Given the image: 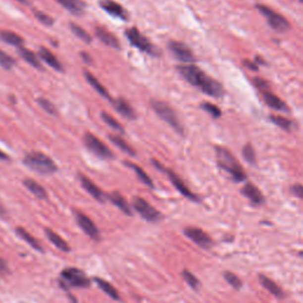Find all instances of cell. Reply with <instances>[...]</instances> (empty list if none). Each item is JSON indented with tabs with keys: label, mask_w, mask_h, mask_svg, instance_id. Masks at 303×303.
Listing matches in <instances>:
<instances>
[{
	"label": "cell",
	"mask_w": 303,
	"mask_h": 303,
	"mask_svg": "<svg viewBox=\"0 0 303 303\" xmlns=\"http://www.w3.org/2000/svg\"><path fill=\"white\" fill-rule=\"evenodd\" d=\"M23 184H24V186H25L26 189L29 190L33 196L37 197L38 199H47L48 198L47 190H45L44 187L42 186V185H39L37 181L32 180V179H25V180L23 181Z\"/></svg>",
	"instance_id": "cell-22"
},
{
	"label": "cell",
	"mask_w": 303,
	"mask_h": 303,
	"mask_svg": "<svg viewBox=\"0 0 303 303\" xmlns=\"http://www.w3.org/2000/svg\"><path fill=\"white\" fill-rule=\"evenodd\" d=\"M100 6H101L105 12H108L109 14H111V16L121 18V19H126L127 18L125 8H123L119 2L114 1V0H101V1H100Z\"/></svg>",
	"instance_id": "cell-17"
},
{
	"label": "cell",
	"mask_w": 303,
	"mask_h": 303,
	"mask_svg": "<svg viewBox=\"0 0 303 303\" xmlns=\"http://www.w3.org/2000/svg\"><path fill=\"white\" fill-rule=\"evenodd\" d=\"M56 1L76 16L83 13L84 8H86V4L82 0H56Z\"/></svg>",
	"instance_id": "cell-21"
},
{
	"label": "cell",
	"mask_w": 303,
	"mask_h": 303,
	"mask_svg": "<svg viewBox=\"0 0 303 303\" xmlns=\"http://www.w3.org/2000/svg\"><path fill=\"white\" fill-rule=\"evenodd\" d=\"M290 191H292V193L294 196L299 197L300 199H303V185H300V184L293 185V186L290 187Z\"/></svg>",
	"instance_id": "cell-44"
},
{
	"label": "cell",
	"mask_w": 303,
	"mask_h": 303,
	"mask_svg": "<svg viewBox=\"0 0 303 303\" xmlns=\"http://www.w3.org/2000/svg\"><path fill=\"white\" fill-rule=\"evenodd\" d=\"M84 76H86L87 81L89 82L90 86H92V87L94 88V89H95L96 92H98V93L100 94V95H102L103 98H105L107 100H111L110 94L108 93V90L105 89L104 86H103L101 82H100V81L98 80V78L95 77V76H94L93 74H90L89 71H86V72H84Z\"/></svg>",
	"instance_id": "cell-25"
},
{
	"label": "cell",
	"mask_w": 303,
	"mask_h": 303,
	"mask_svg": "<svg viewBox=\"0 0 303 303\" xmlns=\"http://www.w3.org/2000/svg\"><path fill=\"white\" fill-rule=\"evenodd\" d=\"M62 278V286L68 284L69 287L76 288H87L90 286V280L86 276L83 271L75 268H68L60 272Z\"/></svg>",
	"instance_id": "cell-7"
},
{
	"label": "cell",
	"mask_w": 303,
	"mask_h": 303,
	"mask_svg": "<svg viewBox=\"0 0 303 303\" xmlns=\"http://www.w3.org/2000/svg\"><path fill=\"white\" fill-rule=\"evenodd\" d=\"M224 278H225L227 283H229L231 287L235 288V289H241L242 288L241 278H239L237 275L233 274V272L225 271L224 272Z\"/></svg>",
	"instance_id": "cell-38"
},
{
	"label": "cell",
	"mask_w": 303,
	"mask_h": 303,
	"mask_svg": "<svg viewBox=\"0 0 303 303\" xmlns=\"http://www.w3.org/2000/svg\"><path fill=\"white\" fill-rule=\"evenodd\" d=\"M300 1H301V2H302V4H303V0H300Z\"/></svg>",
	"instance_id": "cell-50"
},
{
	"label": "cell",
	"mask_w": 303,
	"mask_h": 303,
	"mask_svg": "<svg viewBox=\"0 0 303 303\" xmlns=\"http://www.w3.org/2000/svg\"><path fill=\"white\" fill-rule=\"evenodd\" d=\"M76 220H77L78 226H80L84 231V233H87L90 238L99 239L100 231L98 226L95 225V223H94L89 217L86 216L84 213H82V212H76Z\"/></svg>",
	"instance_id": "cell-12"
},
{
	"label": "cell",
	"mask_w": 303,
	"mask_h": 303,
	"mask_svg": "<svg viewBox=\"0 0 303 303\" xmlns=\"http://www.w3.org/2000/svg\"><path fill=\"white\" fill-rule=\"evenodd\" d=\"M258 280L260 282V284L263 286V288H265L269 293L272 294L274 296H276V298H283V290L281 289L276 282H274L269 277H266L265 275H259Z\"/></svg>",
	"instance_id": "cell-23"
},
{
	"label": "cell",
	"mask_w": 303,
	"mask_h": 303,
	"mask_svg": "<svg viewBox=\"0 0 303 303\" xmlns=\"http://www.w3.org/2000/svg\"><path fill=\"white\" fill-rule=\"evenodd\" d=\"M168 49L174 54L175 58L185 63V64H191V63L196 62V56L193 54L192 50L186 44L181 43V42H169Z\"/></svg>",
	"instance_id": "cell-10"
},
{
	"label": "cell",
	"mask_w": 303,
	"mask_h": 303,
	"mask_svg": "<svg viewBox=\"0 0 303 303\" xmlns=\"http://www.w3.org/2000/svg\"><path fill=\"white\" fill-rule=\"evenodd\" d=\"M126 36L127 38L129 39L132 45H134V47L138 48L139 50L144 51V52H146L148 54H153V56L159 54V50H157L156 48L151 43L150 39L145 37V36L142 35L136 27H132V29L127 30Z\"/></svg>",
	"instance_id": "cell-6"
},
{
	"label": "cell",
	"mask_w": 303,
	"mask_h": 303,
	"mask_svg": "<svg viewBox=\"0 0 303 303\" xmlns=\"http://www.w3.org/2000/svg\"><path fill=\"white\" fill-rule=\"evenodd\" d=\"M133 207L144 219L148 220V222L155 223L162 219V214L141 197H135L133 199Z\"/></svg>",
	"instance_id": "cell-8"
},
{
	"label": "cell",
	"mask_w": 303,
	"mask_h": 303,
	"mask_svg": "<svg viewBox=\"0 0 303 303\" xmlns=\"http://www.w3.org/2000/svg\"><path fill=\"white\" fill-rule=\"evenodd\" d=\"M8 155L6 153H4L2 151H0V160H7Z\"/></svg>",
	"instance_id": "cell-48"
},
{
	"label": "cell",
	"mask_w": 303,
	"mask_h": 303,
	"mask_svg": "<svg viewBox=\"0 0 303 303\" xmlns=\"http://www.w3.org/2000/svg\"><path fill=\"white\" fill-rule=\"evenodd\" d=\"M126 163L129 166L130 168L133 169V171L135 172L136 175H138L139 179H140L142 183H144L145 185H147V186H150V187H152V189H153V187H154L153 181H152V179L150 178V175H148V174L146 173V172H145L144 169H142V168L140 167V166L135 165V163H132V162H126Z\"/></svg>",
	"instance_id": "cell-32"
},
{
	"label": "cell",
	"mask_w": 303,
	"mask_h": 303,
	"mask_svg": "<svg viewBox=\"0 0 303 303\" xmlns=\"http://www.w3.org/2000/svg\"><path fill=\"white\" fill-rule=\"evenodd\" d=\"M242 193H243V196L247 197L251 202H253V204L260 205L264 202V197H263L262 192H260L258 187L254 186L253 184H245L243 189H242Z\"/></svg>",
	"instance_id": "cell-18"
},
{
	"label": "cell",
	"mask_w": 303,
	"mask_h": 303,
	"mask_svg": "<svg viewBox=\"0 0 303 303\" xmlns=\"http://www.w3.org/2000/svg\"><path fill=\"white\" fill-rule=\"evenodd\" d=\"M243 64L247 66L248 69H250L251 71H257L258 70V65H257L256 62H251L249 59H244Z\"/></svg>",
	"instance_id": "cell-45"
},
{
	"label": "cell",
	"mask_w": 303,
	"mask_h": 303,
	"mask_svg": "<svg viewBox=\"0 0 303 303\" xmlns=\"http://www.w3.org/2000/svg\"><path fill=\"white\" fill-rule=\"evenodd\" d=\"M0 65L5 69H12L16 65V60H14L8 53L0 50Z\"/></svg>",
	"instance_id": "cell-39"
},
{
	"label": "cell",
	"mask_w": 303,
	"mask_h": 303,
	"mask_svg": "<svg viewBox=\"0 0 303 303\" xmlns=\"http://www.w3.org/2000/svg\"><path fill=\"white\" fill-rule=\"evenodd\" d=\"M36 17L38 18L39 20H41L42 23L45 24V25H52L53 24V19L50 16H48L47 13H43V12H36Z\"/></svg>",
	"instance_id": "cell-43"
},
{
	"label": "cell",
	"mask_w": 303,
	"mask_h": 303,
	"mask_svg": "<svg viewBox=\"0 0 303 303\" xmlns=\"http://www.w3.org/2000/svg\"><path fill=\"white\" fill-rule=\"evenodd\" d=\"M24 163L32 171L42 174H51L57 171V165L52 159L42 152H31L24 157Z\"/></svg>",
	"instance_id": "cell-3"
},
{
	"label": "cell",
	"mask_w": 303,
	"mask_h": 303,
	"mask_svg": "<svg viewBox=\"0 0 303 303\" xmlns=\"http://www.w3.org/2000/svg\"><path fill=\"white\" fill-rule=\"evenodd\" d=\"M95 35L103 44L108 45V47L114 48V49H120V41L116 38V36L107 29L102 26H98L95 29Z\"/></svg>",
	"instance_id": "cell-16"
},
{
	"label": "cell",
	"mask_w": 303,
	"mask_h": 303,
	"mask_svg": "<svg viewBox=\"0 0 303 303\" xmlns=\"http://www.w3.org/2000/svg\"><path fill=\"white\" fill-rule=\"evenodd\" d=\"M38 103H39V104H41V107L43 108L45 111H48V113H50V114H56L57 113L56 107H54L53 103L50 102L49 100L41 98V99L38 100Z\"/></svg>",
	"instance_id": "cell-41"
},
{
	"label": "cell",
	"mask_w": 303,
	"mask_h": 303,
	"mask_svg": "<svg viewBox=\"0 0 303 303\" xmlns=\"http://www.w3.org/2000/svg\"><path fill=\"white\" fill-rule=\"evenodd\" d=\"M178 71L189 83L201 89L202 93L213 98H220L224 94L223 86L219 82L205 74L198 66L193 64H183L178 66Z\"/></svg>",
	"instance_id": "cell-1"
},
{
	"label": "cell",
	"mask_w": 303,
	"mask_h": 303,
	"mask_svg": "<svg viewBox=\"0 0 303 303\" xmlns=\"http://www.w3.org/2000/svg\"><path fill=\"white\" fill-rule=\"evenodd\" d=\"M260 94H262L263 100H264L265 104L268 105V107H270L271 109H275V110L289 111V108H288L286 102L282 101V100L278 98L277 95H275L274 93L270 92V90H262Z\"/></svg>",
	"instance_id": "cell-15"
},
{
	"label": "cell",
	"mask_w": 303,
	"mask_h": 303,
	"mask_svg": "<svg viewBox=\"0 0 303 303\" xmlns=\"http://www.w3.org/2000/svg\"><path fill=\"white\" fill-rule=\"evenodd\" d=\"M113 104L117 113H120L122 116L127 117V119L134 120L136 117L134 109L125 99H116L115 101H113Z\"/></svg>",
	"instance_id": "cell-19"
},
{
	"label": "cell",
	"mask_w": 303,
	"mask_h": 303,
	"mask_svg": "<svg viewBox=\"0 0 303 303\" xmlns=\"http://www.w3.org/2000/svg\"><path fill=\"white\" fill-rule=\"evenodd\" d=\"M109 139H110V141L113 142L114 145H116V146L119 147L121 151L125 152V153L129 154V155H135V154H136V152L134 151V148L130 146V145L126 140H123V139L121 138L120 135L109 134Z\"/></svg>",
	"instance_id": "cell-30"
},
{
	"label": "cell",
	"mask_w": 303,
	"mask_h": 303,
	"mask_svg": "<svg viewBox=\"0 0 303 303\" xmlns=\"http://www.w3.org/2000/svg\"><path fill=\"white\" fill-rule=\"evenodd\" d=\"M83 140L88 150L93 152V153L99 157H102V159H113L114 157V153L109 150L107 145L103 144L101 140H99L92 133H87V134L84 135Z\"/></svg>",
	"instance_id": "cell-9"
},
{
	"label": "cell",
	"mask_w": 303,
	"mask_h": 303,
	"mask_svg": "<svg viewBox=\"0 0 303 303\" xmlns=\"http://www.w3.org/2000/svg\"><path fill=\"white\" fill-rule=\"evenodd\" d=\"M253 83L254 86L258 88L259 92H262V90H270V84H269L265 80H263V78L260 77L253 78Z\"/></svg>",
	"instance_id": "cell-42"
},
{
	"label": "cell",
	"mask_w": 303,
	"mask_h": 303,
	"mask_svg": "<svg viewBox=\"0 0 303 303\" xmlns=\"http://www.w3.org/2000/svg\"><path fill=\"white\" fill-rule=\"evenodd\" d=\"M151 105L152 108H153V110L155 111L166 123H168L175 132L179 133V134H184V127L181 125L177 113H175L171 105H168L167 103L162 101H157V100H153V101L151 102Z\"/></svg>",
	"instance_id": "cell-4"
},
{
	"label": "cell",
	"mask_w": 303,
	"mask_h": 303,
	"mask_svg": "<svg viewBox=\"0 0 303 303\" xmlns=\"http://www.w3.org/2000/svg\"><path fill=\"white\" fill-rule=\"evenodd\" d=\"M183 277L184 280L187 282V284L193 289H198L199 286H201V281L196 277V275H193L192 272L189 270H184L183 271Z\"/></svg>",
	"instance_id": "cell-40"
},
{
	"label": "cell",
	"mask_w": 303,
	"mask_h": 303,
	"mask_svg": "<svg viewBox=\"0 0 303 303\" xmlns=\"http://www.w3.org/2000/svg\"><path fill=\"white\" fill-rule=\"evenodd\" d=\"M163 172H166V173L168 174V178L171 179L172 184L174 185L175 189H177L179 192L181 193V195H183L184 197H186V198L191 199V201H195V202L198 201V197H197L195 193H193L192 191H191L189 187L185 185L183 179L179 177L177 173H174V172L171 171V169H166V168L163 169Z\"/></svg>",
	"instance_id": "cell-13"
},
{
	"label": "cell",
	"mask_w": 303,
	"mask_h": 303,
	"mask_svg": "<svg viewBox=\"0 0 303 303\" xmlns=\"http://www.w3.org/2000/svg\"><path fill=\"white\" fill-rule=\"evenodd\" d=\"M70 29L72 30V32L75 33L76 36H77L78 38H81L82 41H84L86 42V43H92V41H93V38H92V36L89 35V33H88L86 30L83 29V27H81V26H78L77 24H75V23H71L70 24Z\"/></svg>",
	"instance_id": "cell-35"
},
{
	"label": "cell",
	"mask_w": 303,
	"mask_h": 303,
	"mask_svg": "<svg viewBox=\"0 0 303 303\" xmlns=\"http://www.w3.org/2000/svg\"><path fill=\"white\" fill-rule=\"evenodd\" d=\"M0 38H1L5 43L13 45V47L20 48L24 44V39L20 37L18 33L7 31V30H1V31H0Z\"/></svg>",
	"instance_id": "cell-26"
},
{
	"label": "cell",
	"mask_w": 303,
	"mask_h": 303,
	"mask_svg": "<svg viewBox=\"0 0 303 303\" xmlns=\"http://www.w3.org/2000/svg\"><path fill=\"white\" fill-rule=\"evenodd\" d=\"M108 198H109V201L113 202L115 206H117L121 211L125 212L126 214H129V216L132 214V208H130L128 202H127L125 199V197L121 196L119 192L110 193V195L108 196Z\"/></svg>",
	"instance_id": "cell-24"
},
{
	"label": "cell",
	"mask_w": 303,
	"mask_h": 303,
	"mask_svg": "<svg viewBox=\"0 0 303 303\" xmlns=\"http://www.w3.org/2000/svg\"><path fill=\"white\" fill-rule=\"evenodd\" d=\"M80 181H81L82 186H83V189L86 190L90 196L94 197L96 201H99L101 202L105 201V197H107L105 196V193L103 192V191L100 189L98 185L94 183L93 180H90V179L87 178L86 175L80 174Z\"/></svg>",
	"instance_id": "cell-14"
},
{
	"label": "cell",
	"mask_w": 303,
	"mask_h": 303,
	"mask_svg": "<svg viewBox=\"0 0 303 303\" xmlns=\"http://www.w3.org/2000/svg\"><path fill=\"white\" fill-rule=\"evenodd\" d=\"M184 233L186 235V237H189L191 241L195 242L198 247L202 248V249H210L212 247L211 237L205 231H202V229L193 226L186 227V229L184 230Z\"/></svg>",
	"instance_id": "cell-11"
},
{
	"label": "cell",
	"mask_w": 303,
	"mask_h": 303,
	"mask_svg": "<svg viewBox=\"0 0 303 303\" xmlns=\"http://www.w3.org/2000/svg\"><path fill=\"white\" fill-rule=\"evenodd\" d=\"M6 271H7V266H6L5 260L0 258V272H1V274H4V272H6Z\"/></svg>",
	"instance_id": "cell-46"
},
{
	"label": "cell",
	"mask_w": 303,
	"mask_h": 303,
	"mask_svg": "<svg viewBox=\"0 0 303 303\" xmlns=\"http://www.w3.org/2000/svg\"><path fill=\"white\" fill-rule=\"evenodd\" d=\"M39 57H41V58L43 59L48 65H50L51 68L56 69L57 71H63L62 63L59 62V59L57 58V57L54 56V54L51 52L49 49H47V48H43V47L39 48Z\"/></svg>",
	"instance_id": "cell-20"
},
{
	"label": "cell",
	"mask_w": 303,
	"mask_h": 303,
	"mask_svg": "<svg viewBox=\"0 0 303 303\" xmlns=\"http://www.w3.org/2000/svg\"><path fill=\"white\" fill-rule=\"evenodd\" d=\"M101 116H102V120L104 121V122L107 123L108 126H110L111 128H114L115 130H117V132H120V133H125V129H123V126L121 125V123H120L119 121H117L116 119H114V117L111 116L110 114L105 113V111H102Z\"/></svg>",
	"instance_id": "cell-34"
},
{
	"label": "cell",
	"mask_w": 303,
	"mask_h": 303,
	"mask_svg": "<svg viewBox=\"0 0 303 303\" xmlns=\"http://www.w3.org/2000/svg\"><path fill=\"white\" fill-rule=\"evenodd\" d=\"M216 155L218 166L231 175L233 180L239 183V181H243L247 179V174H245L244 169L242 168L241 163L238 162V160L229 150H226L225 147L217 146Z\"/></svg>",
	"instance_id": "cell-2"
},
{
	"label": "cell",
	"mask_w": 303,
	"mask_h": 303,
	"mask_svg": "<svg viewBox=\"0 0 303 303\" xmlns=\"http://www.w3.org/2000/svg\"><path fill=\"white\" fill-rule=\"evenodd\" d=\"M81 56H82V58H83L84 60H86L87 63H92V57H90L89 54H88V53H86V52H82V53H81Z\"/></svg>",
	"instance_id": "cell-47"
},
{
	"label": "cell",
	"mask_w": 303,
	"mask_h": 303,
	"mask_svg": "<svg viewBox=\"0 0 303 303\" xmlns=\"http://www.w3.org/2000/svg\"><path fill=\"white\" fill-rule=\"evenodd\" d=\"M256 7L257 10L263 14V17L268 20L269 25L274 30L280 32H286L290 29V23L288 22L287 18H284L282 14L278 13V12L272 10L271 7L263 4H257Z\"/></svg>",
	"instance_id": "cell-5"
},
{
	"label": "cell",
	"mask_w": 303,
	"mask_h": 303,
	"mask_svg": "<svg viewBox=\"0 0 303 303\" xmlns=\"http://www.w3.org/2000/svg\"><path fill=\"white\" fill-rule=\"evenodd\" d=\"M95 282H96V284L99 286L100 289H101L102 292H104L105 294H107L109 298H111L114 300H119L120 299V295H119V293H117V290L115 289V288L111 286L109 282L102 280V278H98V277L95 278Z\"/></svg>",
	"instance_id": "cell-31"
},
{
	"label": "cell",
	"mask_w": 303,
	"mask_h": 303,
	"mask_svg": "<svg viewBox=\"0 0 303 303\" xmlns=\"http://www.w3.org/2000/svg\"><path fill=\"white\" fill-rule=\"evenodd\" d=\"M16 232H17V235L23 239V241H25L26 243L30 245V247L33 248V249L38 250V251H43V248H42V245L41 243H39L38 239L33 237L31 233L27 232L26 230L23 229V227H18V229L16 230Z\"/></svg>",
	"instance_id": "cell-28"
},
{
	"label": "cell",
	"mask_w": 303,
	"mask_h": 303,
	"mask_svg": "<svg viewBox=\"0 0 303 303\" xmlns=\"http://www.w3.org/2000/svg\"><path fill=\"white\" fill-rule=\"evenodd\" d=\"M243 156L248 162L251 163V165H254V163H256V152H254L252 145L247 144L243 147Z\"/></svg>",
	"instance_id": "cell-37"
},
{
	"label": "cell",
	"mask_w": 303,
	"mask_h": 303,
	"mask_svg": "<svg viewBox=\"0 0 303 303\" xmlns=\"http://www.w3.org/2000/svg\"><path fill=\"white\" fill-rule=\"evenodd\" d=\"M202 108L204 109L206 113L210 114L213 119H219L220 115H222V110H220V109L218 108L216 104H213V103H210V102L202 103Z\"/></svg>",
	"instance_id": "cell-36"
},
{
	"label": "cell",
	"mask_w": 303,
	"mask_h": 303,
	"mask_svg": "<svg viewBox=\"0 0 303 303\" xmlns=\"http://www.w3.org/2000/svg\"><path fill=\"white\" fill-rule=\"evenodd\" d=\"M18 1L24 2V4H27V2H29V0H18Z\"/></svg>",
	"instance_id": "cell-49"
},
{
	"label": "cell",
	"mask_w": 303,
	"mask_h": 303,
	"mask_svg": "<svg viewBox=\"0 0 303 303\" xmlns=\"http://www.w3.org/2000/svg\"><path fill=\"white\" fill-rule=\"evenodd\" d=\"M18 52H19L20 57L25 59L30 65L35 66V68H37V69H42V63L39 62L38 56L35 52H32L31 50L25 49V48H19Z\"/></svg>",
	"instance_id": "cell-29"
},
{
	"label": "cell",
	"mask_w": 303,
	"mask_h": 303,
	"mask_svg": "<svg viewBox=\"0 0 303 303\" xmlns=\"http://www.w3.org/2000/svg\"><path fill=\"white\" fill-rule=\"evenodd\" d=\"M45 233H47L48 238H49V241L51 242V243L56 245V247L58 248L59 250L65 251V252L70 251V247H69V244L66 243L64 239L60 237L58 233H56V232L52 231V230H50V229L45 230Z\"/></svg>",
	"instance_id": "cell-27"
},
{
	"label": "cell",
	"mask_w": 303,
	"mask_h": 303,
	"mask_svg": "<svg viewBox=\"0 0 303 303\" xmlns=\"http://www.w3.org/2000/svg\"><path fill=\"white\" fill-rule=\"evenodd\" d=\"M270 120L272 123H275V125L278 126L283 130H287V132H290L294 126L292 121L287 119V117L281 116V115H270Z\"/></svg>",
	"instance_id": "cell-33"
}]
</instances>
